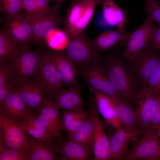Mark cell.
Listing matches in <instances>:
<instances>
[{
	"label": "cell",
	"instance_id": "obj_11",
	"mask_svg": "<svg viewBox=\"0 0 160 160\" xmlns=\"http://www.w3.org/2000/svg\"><path fill=\"white\" fill-rule=\"evenodd\" d=\"M133 61L136 71L144 86L160 68V54L151 44L140 51Z\"/></svg>",
	"mask_w": 160,
	"mask_h": 160
},
{
	"label": "cell",
	"instance_id": "obj_3",
	"mask_svg": "<svg viewBox=\"0 0 160 160\" xmlns=\"http://www.w3.org/2000/svg\"><path fill=\"white\" fill-rule=\"evenodd\" d=\"M99 0H73L69 4L65 20V31L69 38L83 31L91 20Z\"/></svg>",
	"mask_w": 160,
	"mask_h": 160
},
{
	"label": "cell",
	"instance_id": "obj_38",
	"mask_svg": "<svg viewBox=\"0 0 160 160\" xmlns=\"http://www.w3.org/2000/svg\"><path fill=\"white\" fill-rule=\"evenodd\" d=\"M144 86L155 91L160 92V68L154 74Z\"/></svg>",
	"mask_w": 160,
	"mask_h": 160
},
{
	"label": "cell",
	"instance_id": "obj_37",
	"mask_svg": "<svg viewBox=\"0 0 160 160\" xmlns=\"http://www.w3.org/2000/svg\"><path fill=\"white\" fill-rule=\"evenodd\" d=\"M94 23L96 28L99 30L104 32L113 30L116 27L110 25L105 20L102 11H100L96 14Z\"/></svg>",
	"mask_w": 160,
	"mask_h": 160
},
{
	"label": "cell",
	"instance_id": "obj_18",
	"mask_svg": "<svg viewBox=\"0 0 160 160\" xmlns=\"http://www.w3.org/2000/svg\"><path fill=\"white\" fill-rule=\"evenodd\" d=\"M52 63L60 75L64 86H76L78 85V71L66 53L56 52H50Z\"/></svg>",
	"mask_w": 160,
	"mask_h": 160
},
{
	"label": "cell",
	"instance_id": "obj_14",
	"mask_svg": "<svg viewBox=\"0 0 160 160\" xmlns=\"http://www.w3.org/2000/svg\"><path fill=\"white\" fill-rule=\"evenodd\" d=\"M104 72L103 67L88 69L79 71L78 73L87 86L108 95L113 99L123 100L107 76L103 74Z\"/></svg>",
	"mask_w": 160,
	"mask_h": 160
},
{
	"label": "cell",
	"instance_id": "obj_24",
	"mask_svg": "<svg viewBox=\"0 0 160 160\" xmlns=\"http://www.w3.org/2000/svg\"><path fill=\"white\" fill-rule=\"evenodd\" d=\"M25 132L28 139L26 153L29 160H58L51 145L39 141Z\"/></svg>",
	"mask_w": 160,
	"mask_h": 160
},
{
	"label": "cell",
	"instance_id": "obj_22",
	"mask_svg": "<svg viewBox=\"0 0 160 160\" xmlns=\"http://www.w3.org/2000/svg\"><path fill=\"white\" fill-rule=\"evenodd\" d=\"M132 32L124 28H118L104 32L99 35L91 42L93 46L100 52L105 51L118 42L126 43Z\"/></svg>",
	"mask_w": 160,
	"mask_h": 160
},
{
	"label": "cell",
	"instance_id": "obj_20",
	"mask_svg": "<svg viewBox=\"0 0 160 160\" xmlns=\"http://www.w3.org/2000/svg\"><path fill=\"white\" fill-rule=\"evenodd\" d=\"M92 94L93 100L97 109L105 121L118 130L121 129L115 115L114 105L113 99L108 95L88 86Z\"/></svg>",
	"mask_w": 160,
	"mask_h": 160
},
{
	"label": "cell",
	"instance_id": "obj_7",
	"mask_svg": "<svg viewBox=\"0 0 160 160\" xmlns=\"http://www.w3.org/2000/svg\"><path fill=\"white\" fill-rule=\"evenodd\" d=\"M39 73L38 84L45 96L52 98L64 89L61 76L52 63L50 52L42 53Z\"/></svg>",
	"mask_w": 160,
	"mask_h": 160
},
{
	"label": "cell",
	"instance_id": "obj_10",
	"mask_svg": "<svg viewBox=\"0 0 160 160\" xmlns=\"http://www.w3.org/2000/svg\"><path fill=\"white\" fill-rule=\"evenodd\" d=\"M154 21L149 15L144 22L129 36L123 56L133 61L137 55L149 44Z\"/></svg>",
	"mask_w": 160,
	"mask_h": 160
},
{
	"label": "cell",
	"instance_id": "obj_27",
	"mask_svg": "<svg viewBox=\"0 0 160 160\" xmlns=\"http://www.w3.org/2000/svg\"><path fill=\"white\" fill-rule=\"evenodd\" d=\"M19 52L17 42L4 29L0 32V63L11 62Z\"/></svg>",
	"mask_w": 160,
	"mask_h": 160
},
{
	"label": "cell",
	"instance_id": "obj_29",
	"mask_svg": "<svg viewBox=\"0 0 160 160\" xmlns=\"http://www.w3.org/2000/svg\"><path fill=\"white\" fill-rule=\"evenodd\" d=\"M121 125V129L127 132L133 134L137 138L145 132L140 127L135 111L126 103L123 109Z\"/></svg>",
	"mask_w": 160,
	"mask_h": 160
},
{
	"label": "cell",
	"instance_id": "obj_40",
	"mask_svg": "<svg viewBox=\"0 0 160 160\" xmlns=\"http://www.w3.org/2000/svg\"><path fill=\"white\" fill-rule=\"evenodd\" d=\"M22 6L23 9L25 11V13L26 14L33 15L39 14L38 12L34 0H23Z\"/></svg>",
	"mask_w": 160,
	"mask_h": 160
},
{
	"label": "cell",
	"instance_id": "obj_5",
	"mask_svg": "<svg viewBox=\"0 0 160 160\" xmlns=\"http://www.w3.org/2000/svg\"><path fill=\"white\" fill-rule=\"evenodd\" d=\"M61 6L56 3L51 11L45 14H24L31 26L33 40L36 43H39L46 38L64 22V20L58 13Z\"/></svg>",
	"mask_w": 160,
	"mask_h": 160
},
{
	"label": "cell",
	"instance_id": "obj_31",
	"mask_svg": "<svg viewBox=\"0 0 160 160\" xmlns=\"http://www.w3.org/2000/svg\"><path fill=\"white\" fill-rule=\"evenodd\" d=\"M20 126L28 134L37 140L50 145L54 143L55 141L51 136L38 130L26 121H23Z\"/></svg>",
	"mask_w": 160,
	"mask_h": 160
},
{
	"label": "cell",
	"instance_id": "obj_17",
	"mask_svg": "<svg viewBox=\"0 0 160 160\" xmlns=\"http://www.w3.org/2000/svg\"><path fill=\"white\" fill-rule=\"evenodd\" d=\"M0 110L19 126L24 118L32 111L25 105L18 92L16 86L4 101L0 104Z\"/></svg>",
	"mask_w": 160,
	"mask_h": 160
},
{
	"label": "cell",
	"instance_id": "obj_36",
	"mask_svg": "<svg viewBox=\"0 0 160 160\" xmlns=\"http://www.w3.org/2000/svg\"><path fill=\"white\" fill-rule=\"evenodd\" d=\"M145 5L144 12L148 14L153 21L160 27V1L156 0H145Z\"/></svg>",
	"mask_w": 160,
	"mask_h": 160
},
{
	"label": "cell",
	"instance_id": "obj_12",
	"mask_svg": "<svg viewBox=\"0 0 160 160\" xmlns=\"http://www.w3.org/2000/svg\"><path fill=\"white\" fill-rule=\"evenodd\" d=\"M38 117L54 141L62 139L61 121L58 109L56 107L52 98L45 96Z\"/></svg>",
	"mask_w": 160,
	"mask_h": 160
},
{
	"label": "cell",
	"instance_id": "obj_33",
	"mask_svg": "<svg viewBox=\"0 0 160 160\" xmlns=\"http://www.w3.org/2000/svg\"><path fill=\"white\" fill-rule=\"evenodd\" d=\"M0 160H29L26 153L0 145Z\"/></svg>",
	"mask_w": 160,
	"mask_h": 160
},
{
	"label": "cell",
	"instance_id": "obj_47",
	"mask_svg": "<svg viewBox=\"0 0 160 160\" xmlns=\"http://www.w3.org/2000/svg\"><path fill=\"white\" fill-rule=\"evenodd\" d=\"M159 1H160V0H159Z\"/></svg>",
	"mask_w": 160,
	"mask_h": 160
},
{
	"label": "cell",
	"instance_id": "obj_39",
	"mask_svg": "<svg viewBox=\"0 0 160 160\" xmlns=\"http://www.w3.org/2000/svg\"><path fill=\"white\" fill-rule=\"evenodd\" d=\"M150 42L152 47L160 54V27L153 26L151 34Z\"/></svg>",
	"mask_w": 160,
	"mask_h": 160
},
{
	"label": "cell",
	"instance_id": "obj_21",
	"mask_svg": "<svg viewBox=\"0 0 160 160\" xmlns=\"http://www.w3.org/2000/svg\"><path fill=\"white\" fill-rule=\"evenodd\" d=\"M154 92L144 86L136 97V106L134 111L140 127L145 131L151 127V105Z\"/></svg>",
	"mask_w": 160,
	"mask_h": 160
},
{
	"label": "cell",
	"instance_id": "obj_42",
	"mask_svg": "<svg viewBox=\"0 0 160 160\" xmlns=\"http://www.w3.org/2000/svg\"><path fill=\"white\" fill-rule=\"evenodd\" d=\"M16 86L10 85L0 86V104L2 103L8 95Z\"/></svg>",
	"mask_w": 160,
	"mask_h": 160
},
{
	"label": "cell",
	"instance_id": "obj_35",
	"mask_svg": "<svg viewBox=\"0 0 160 160\" xmlns=\"http://www.w3.org/2000/svg\"><path fill=\"white\" fill-rule=\"evenodd\" d=\"M151 127L156 128L160 123V94L156 91L151 103Z\"/></svg>",
	"mask_w": 160,
	"mask_h": 160
},
{
	"label": "cell",
	"instance_id": "obj_4",
	"mask_svg": "<svg viewBox=\"0 0 160 160\" xmlns=\"http://www.w3.org/2000/svg\"><path fill=\"white\" fill-rule=\"evenodd\" d=\"M42 55L37 51H32L29 47L19 50L17 57L10 62L15 73L17 84L27 78L38 83Z\"/></svg>",
	"mask_w": 160,
	"mask_h": 160
},
{
	"label": "cell",
	"instance_id": "obj_34",
	"mask_svg": "<svg viewBox=\"0 0 160 160\" xmlns=\"http://www.w3.org/2000/svg\"><path fill=\"white\" fill-rule=\"evenodd\" d=\"M23 0H0V11L8 16L15 15L23 9Z\"/></svg>",
	"mask_w": 160,
	"mask_h": 160
},
{
	"label": "cell",
	"instance_id": "obj_15",
	"mask_svg": "<svg viewBox=\"0 0 160 160\" xmlns=\"http://www.w3.org/2000/svg\"><path fill=\"white\" fill-rule=\"evenodd\" d=\"M56 153L58 154V160H93L92 148L84 147L73 141L62 139L52 145Z\"/></svg>",
	"mask_w": 160,
	"mask_h": 160
},
{
	"label": "cell",
	"instance_id": "obj_16",
	"mask_svg": "<svg viewBox=\"0 0 160 160\" xmlns=\"http://www.w3.org/2000/svg\"><path fill=\"white\" fill-rule=\"evenodd\" d=\"M20 95L27 107L31 111L38 112L45 96L39 84L31 79H24L16 85Z\"/></svg>",
	"mask_w": 160,
	"mask_h": 160
},
{
	"label": "cell",
	"instance_id": "obj_9",
	"mask_svg": "<svg viewBox=\"0 0 160 160\" xmlns=\"http://www.w3.org/2000/svg\"><path fill=\"white\" fill-rule=\"evenodd\" d=\"M27 143L24 130L0 110V145L26 153Z\"/></svg>",
	"mask_w": 160,
	"mask_h": 160
},
{
	"label": "cell",
	"instance_id": "obj_45",
	"mask_svg": "<svg viewBox=\"0 0 160 160\" xmlns=\"http://www.w3.org/2000/svg\"><path fill=\"white\" fill-rule=\"evenodd\" d=\"M159 160H160V152L159 156Z\"/></svg>",
	"mask_w": 160,
	"mask_h": 160
},
{
	"label": "cell",
	"instance_id": "obj_46",
	"mask_svg": "<svg viewBox=\"0 0 160 160\" xmlns=\"http://www.w3.org/2000/svg\"><path fill=\"white\" fill-rule=\"evenodd\" d=\"M159 93L160 94V93Z\"/></svg>",
	"mask_w": 160,
	"mask_h": 160
},
{
	"label": "cell",
	"instance_id": "obj_26",
	"mask_svg": "<svg viewBox=\"0 0 160 160\" xmlns=\"http://www.w3.org/2000/svg\"><path fill=\"white\" fill-rule=\"evenodd\" d=\"M89 113L88 110L61 111L62 130L65 132L67 138L71 136L80 127Z\"/></svg>",
	"mask_w": 160,
	"mask_h": 160
},
{
	"label": "cell",
	"instance_id": "obj_1",
	"mask_svg": "<svg viewBox=\"0 0 160 160\" xmlns=\"http://www.w3.org/2000/svg\"><path fill=\"white\" fill-rule=\"evenodd\" d=\"M116 49L103 58L102 65L111 83L126 103L133 100L135 89L132 78Z\"/></svg>",
	"mask_w": 160,
	"mask_h": 160
},
{
	"label": "cell",
	"instance_id": "obj_6",
	"mask_svg": "<svg viewBox=\"0 0 160 160\" xmlns=\"http://www.w3.org/2000/svg\"><path fill=\"white\" fill-rule=\"evenodd\" d=\"M93 127L92 143L94 154L93 160H110L113 159L108 140L105 134L104 126L97 115V111L90 92L88 103Z\"/></svg>",
	"mask_w": 160,
	"mask_h": 160
},
{
	"label": "cell",
	"instance_id": "obj_23",
	"mask_svg": "<svg viewBox=\"0 0 160 160\" xmlns=\"http://www.w3.org/2000/svg\"><path fill=\"white\" fill-rule=\"evenodd\" d=\"M137 139L134 135L127 132L122 129L117 130L109 140L113 159L115 160L124 159L130 151L128 146L131 140Z\"/></svg>",
	"mask_w": 160,
	"mask_h": 160
},
{
	"label": "cell",
	"instance_id": "obj_2",
	"mask_svg": "<svg viewBox=\"0 0 160 160\" xmlns=\"http://www.w3.org/2000/svg\"><path fill=\"white\" fill-rule=\"evenodd\" d=\"M100 53L93 46L84 31L75 36L69 38L66 54L78 72L102 67Z\"/></svg>",
	"mask_w": 160,
	"mask_h": 160
},
{
	"label": "cell",
	"instance_id": "obj_19",
	"mask_svg": "<svg viewBox=\"0 0 160 160\" xmlns=\"http://www.w3.org/2000/svg\"><path fill=\"white\" fill-rule=\"evenodd\" d=\"M82 86L78 84L76 86L70 87L63 89L52 98L53 103L58 110H82L85 106L81 96Z\"/></svg>",
	"mask_w": 160,
	"mask_h": 160
},
{
	"label": "cell",
	"instance_id": "obj_44",
	"mask_svg": "<svg viewBox=\"0 0 160 160\" xmlns=\"http://www.w3.org/2000/svg\"><path fill=\"white\" fill-rule=\"evenodd\" d=\"M49 2L51 1H53L55 2L56 4H61L62 3L64 0H48Z\"/></svg>",
	"mask_w": 160,
	"mask_h": 160
},
{
	"label": "cell",
	"instance_id": "obj_32",
	"mask_svg": "<svg viewBox=\"0 0 160 160\" xmlns=\"http://www.w3.org/2000/svg\"><path fill=\"white\" fill-rule=\"evenodd\" d=\"M4 85H17L15 73L10 62L0 63V86Z\"/></svg>",
	"mask_w": 160,
	"mask_h": 160
},
{
	"label": "cell",
	"instance_id": "obj_30",
	"mask_svg": "<svg viewBox=\"0 0 160 160\" xmlns=\"http://www.w3.org/2000/svg\"><path fill=\"white\" fill-rule=\"evenodd\" d=\"M49 46L55 49L67 47L69 37L65 31L57 29L53 31L48 36Z\"/></svg>",
	"mask_w": 160,
	"mask_h": 160
},
{
	"label": "cell",
	"instance_id": "obj_28",
	"mask_svg": "<svg viewBox=\"0 0 160 160\" xmlns=\"http://www.w3.org/2000/svg\"><path fill=\"white\" fill-rule=\"evenodd\" d=\"M93 134V124L89 113L80 127L67 139L92 149Z\"/></svg>",
	"mask_w": 160,
	"mask_h": 160
},
{
	"label": "cell",
	"instance_id": "obj_25",
	"mask_svg": "<svg viewBox=\"0 0 160 160\" xmlns=\"http://www.w3.org/2000/svg\"><path fill=\"white\" fill-rule=\"evenodd\" d=\"M102 5L104 18L110 25L118 28H124L127 20L125 11L121 9L113 0H99Z\"/></svg>",
	"mask_w": 160,
	"mask_h": 160
},
{
	"label": "cell",
	"instance_id": "obj_41",
	"mask_svg": "<svg viewBox=\"0 0 160 160\" xmlns=\"http://www.w3.org/2000/svg\"><path fill=\"white\" fill-rule=\"evenodd\" d=\"M38 13L45 14L50 12L52 8L49 5L48 0H34Z\"/></svg>",
	"mask_w": 160,
	"mask_h": 160
},
{
	"label": "cell",
	"instance_id": "obj_13",
	"mask_svg": "<svg viewBox=\"0 0 160 160\" xmlns=\"http://www.w3.org/2000/svg\"><path fill=\"white\" fill-rule=\"evenodd\" d=\"M18 43L19 50L29 47L33 35L30 24L24 14L8 16L4 29Z\"/></svg>",
	"mask_w": 160,
	"mask_h": 160
},
{
	"label": "cell",
	"instance_id": "obj_43",
	"mask_svg": "<svg viewBox=\"0 0 160 160\" xmlns=\"http://www.w3.org/2000/svg\"><path fill=\"white\" fill-rule=\"evenodd\" d=\"M156 130L159 137H160V123L156 127Z\"/></svg>",
	"mask_w": 160,
	"mask_h": 160
},
{
	"label": "cell",
	"instance_id": "obj_8",
	"mask_svg": "<svg viewBox=\"0 0 160 160\" xmlns=\"http://www.w3.org/2000/svg\"><path fill=\"white\" fill-rule=\"evenodd\" d=\"M160 144L156 128L146 129L125 157L127 160H159Z\"/></svg>",
	"mask_w": 160,
	"mask_h": 160
}]
</instances>
